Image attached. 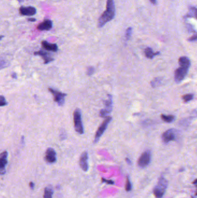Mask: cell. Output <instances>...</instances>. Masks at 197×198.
Wrapping results in <instances>:
<instances>
[{"label": "cell", "instance_id": "obj_1", "mask_svg": "<svg viewBox=\"0 0 197 198\" xmlns=\"http://www.w3.org/2000/svg\"><path fill=\"white\" fill-rule=\"evenodd\" d=\"M115 5L114 0H107L106 9L101 15L98 21V26L101 28L115 18Z\"/></svg>", "mask_w": 197, "mask_h": 198}, {"label": "cell", "instance_id": "obj_2", "mask_svg": "<svg viewBox=\"0 0 197 198\" xmlns=\"http://www.w3.org/2000/svg\"><path fill=\"white\" fill-rule=\"evenodd\" d=\"M168 186V181L163 177L159 178L157 184L153 190V193L156 198H162Z\"/></svg>", "mask_w": 197, "mask_h": 198}, {"label": "cell", "instance_id": "obj_3", "mask_svg": "<svg viewBox=\"0 0 197 198\" xmlns=\"http://www.w3.org/2000/svg\"><path fill=\"white\" fill-rule=\"evenodd\" d=\"M73 121H74V127L76 132L80 134L84 133V128L82 124V114L81 111L79 108L75 110L73 113Z\"/></svg>", "mask_w": 197, "mask_h": 198}, {"label": "cell", "instance_id": "obj_4", "mask_svg": "<svg viewBox=\"0 0 197 198\" xmlns=\"http://www.w3.org/2000/svg\"><path fill=\"white\" fill-rule=\"evenodd\" d=\"M113 107V100L112 95H108V99L105 101V108L101 110L99 112V116L102 118H106L112 112Z\"/></svg>", "mask_w": 197, "mask_h": 198}, {"label": "cell", "instance_id": "obj_5", "mask_svg": "<svg viewBox=\"0 0 197 198\" xmlns=\"http://www.w3.org/2000/svg\"><path fill=\"white\" fill-rule=\"evenodd\" d=\"M111 120H112V118L111 117H108L106 118V119L104 120L103 123L99 126L98 129L97 130V133L95 134V136L94 143H97L100 137L105 132V130L106 129L108 126L109 124V123Z\"/></svg>", "mask_w": 197, "mask_h": 198}, {"label": "cell", "instance_id": "obj_6", "mask_svg": "<svg viewBox=\"0 0 197 198\" xmlns=\"http://www.w3.org/2000/svg\"><path fill=\"white\" fill-rule=\"evenodd\" d=\"M151 161V152L146 151L140 155L138 159V165L140 167L144 168L149 165Z\"/></svg>", "mask_w": 197, "mask_h": 198}, {"label": "cell", "instance_id": "obj_7", "mask_svg": "<svg viewBox=\"0 0 197 198\" xmlns=\"http://www.w3.org/2000/svg\"><path fill=\"white\" fill-rule=\"evenodd\" d=\"M178 132L176 129H171L163 133L162 136L163 141L165 143H168L170 141L175 140L177 139Z\"/></svg>", "mask_w": 197, "mask_h": 198}, {"label": "cell", "instance_id": "obj_8", "mask_svg": "<svg viewBox=\"0 0 197 198\" xmlns=\"http://www.w3.org/2000/svg\"><path fill=\"white\" fill-rule=\"evenodd\" d=\"M49 91L52 93L54 96V101L56 102L59 106H63L65 103V97L66 94L65 93L60 92L59 91L53 89L52 88H49Z\"/></svg>", "mask_w": 197, "mask_h": 198}, {"label": "cell", "instance_id": "obj_9", "mask_svg": "<svg viewBox=\"0 0 197 198\" xmlns=\"http://www.w3.org/2000/svg\"><path fill=\"white\" fill-rule=\"evenodd\" d=\"M188 73V69L184 68L182 67L177 68L175 72V81L179 84L180 83L184 78L186 77L187 74Z\"/></svg>", "mask_w": 197, "mask_h": 198}, {"label": "cell", "instance_id": "obj_10", "mask_svg": "<svg viewBox=\"0 0 197 198\" xmlns=\"http://www.w3.org/2000/svg\"><path fill=\"white\" fill-rule=\"evenodd\" d=\"M45 159L46 162L49 163H53L56 162V153L53 148H49L47 149Z\"/></svg>", "mask_w": 197, "mask_h": 198}, {"label": "cell", "instance_id": "obj_11", "mask_svg": "<svg viewBox=\"0 0 197 198\" xmlns=\"http://www.w3.org/2000/svg\"><path fill=\"white\" fill-rule=\"evenodd\" d=\"M8 152L5 151L1 154L0 158V172L1 174L3 175L5 173V166L8 163Z\"/></svg>", "mask_w": 197, "mask_h": 198}, {"label": "cell", "instance_id": "obj_12", "mask_svg": "<svg viewBox=\"0 0 197 198\" xmlns=\"http://www.w3.org/2000/svg\"><path fill=\"white\" fill-rule=\"evenodd\" d=\"M87 160H88L87 152H86V151L83 152L80 158L79 165H80L81 169L84 172H87L89 169V165H88Z\"/></svg>", "mask_w": 197, "mask_h": 198}, {"label": "cell", "instance_id": "obj_13", "mask_svg": "<svg viewBox=\"0 0 197 198\" xmlns=\"http://www.w3.org/2000/svg\"><path fill=\"white\" fill-rule=\"evenodd\" d=\"M19 12L23 16H33L37 13V9L33 7H21Z\"/></svg>", "mask_w": 197, "mask_h": 198}, {"label": "cell", "instance_id": "obj_14", "mask_svg": "<svg viewBox=\"0 0 197 198\" xmlns=\"http://www.w3.org/2000/svg\"><path fill=\"white\" fill-rule=\"evenodd\" d=\"M52 21L49 19H46L38 25L37 29L40 31H49L52 28Z\"/></svg>", "mask_w": 197, "mask_h": 198}, {"label": "cell", "instance_id": "obj_15", "mask_svg": "<svg viewBox=\"0 0 197 198\" xmlns=\"http://www.w3.org/2000/svg\"><path fill=\"white\" fill-rule=\"evenodd\" d=\"M34 54L37 55V56H41L42 58V59L44 60V63L45 64H48L49 63L52 62V61L54 60V59L50 56V54L49 53H47V52L42 51V50H40V51L35 52L34 53Z\"/></svg>", "mask_w": 197, "mask_h": 198}, {"label": "cell", "instance_id": "obj_16", "mask_svg": "<svg viewBox=\"0 0 197 198\" xmlns=\"http://www.w3.org/2000/svg\"><path fill=\"white\" fill-rule=\"evenodd\" d=\"M41 44H42V45L43 46V48L47 51H52L54 52H56L58 51L59 48H58V46L57 45V44H50L46 41H43Z\"/></svg>", "mask_w": 197, "mask_h": 198}, {"label": "cell", "instance_id": "obj_17", "mask_svg": "<svg viewBox=\"0 0 197 198\" xmlns=\"http://www.w3.org/2000/svg\"><path fill=\"white\" fill-rule=\"evenodd\" d=\"M179 64L180 67L189 70L191 66L190 60L187 57H181L179 59Z\"/></svg>", "mask_w": 197, "mask_h": 198}, {"label": "cell", "instance_id": "obj_18", "mask_svg": "<svg viewBox=\"0 0 197 198\" xmlns=\"http://www.w3.org/2000/svg\"><path fill=\"white\" fill-rule=\"evenodd\" d=\"M145 53L146 56L148 58V59H153L155 56L158 55L160 52H157L156 53H154L153 51V49L150 48H147L145 51Z\"/></svg>", "mask_w": 197, "mask_h": 198}, {"label": "cell", "instance_id": "obj_19", "mask_svg": "<svg viewBox=\"0 0 197 198\" xmlns=\"http://www.w3.org/2000/svg\"><path fill=\"white\" fill-rule=\"evenodd\" d=\"M53 190L52 186H49L46 187L44 191V198H52Z\"/></svg>", "mask_w": 197, "mask_h": 198}, {"label": "cell", "instance_id": "obj_20", "mask_svg": "<svg viewBox=\"0 0 197 198\" xmlns=\"http://www.w3.org/2000/svg\"><path fill=\"white\" fill-rule=\"evenodd\" d=\"M161 119L166 123H171L175 120V117L173 115H161Z\"/></svg>", "mask_w": 197, "mask_h": 198}, {"label": "cell", "instance_id": "obj_21", "mask_svg": "<svg viewBox=\"0 0 197 198\" xmlns=\"http://www.w3.org/2000/svg\"><path fill=\"white\" fill-rule=\"evenodd\" d=\"M194 98V94H185L183 96V99L185 102H189L191 100H192Z\"/></svg>", "mask_w": 197, "mask_h": 198}, {"label": "cell", "instance_id": "obj_22", "mask_svg": "<svg viewBox=\"0 0 197 198\" xmlns=\"http://www.w3.org/2000/svg\"><path fill=\"white\" fill-rule=\"evenodd\" d=\"M131 189L132 185L131 181H130L129 178L127 177V181H126V184H125V190H126V191L129 192L131 190Z\"/></svg>", "mask_w": 197, "mask_h": 198}, {"label": "cell", "instance_id": "obj_23", "mask_svg": "<svg viewBox=\"0 0 197 198\" xmlns=\"http://www.w3.org/2000/svg\"><path fill=\"white\" fill-rule=\"evenodd\" d=\"M132 28L131 27H129L126 30V33H125V38H126V40H128L131 36L132 34Z\"/></svg>", "mask_w": 197, "mask_h": 198}, {"label": "cell", "instance_id": "obj_24", "mask_svg": "<svg viewBox=\"0 0 197 198\" xmlns=\"http://www.w3.org/2000/svg\"><path fill=\"white\" fill-rule=\"evenodd\" d=\"M160 82H161V81H160V78H155L153 81H151V86H153V87L158 86L160 85Z\"/></svg>", "mask_w": 197, "mask_h": 198}, {"label": "cell", "instance_id": "obj_25", "mask_svg": "<svg viewBox=\"0 0 197 198\" xmlns=\"http://www.w3.org/2000/svg\"><path fill=\"white\" fill-rule=\"evenodd\" d=\"M7 102L6 101V100L5 97L3 96H1L0 97V106L3 107V106H7Z\"/></svg>", "mask_w": 197, "mask_h": 198}, {"label": "cell", "instance_id": "obj_26", "mask_svg": "<svg viewBox=\"0 0 197 198\" xmlns=\"http://www.w3.org/2000/svg\"><path fill=\"white\" fill-rule=\"evenodd\" d=\"M94 68L93 67H89L87 68V75L90 76L92 75L93 73H94Z\"/></svg>", "mask_w": 197, "mask_h": 198}, {"label": "cell", "instance_id": "obj_27", "mask_svg": "<svg viewBox=\"0 0 197 198\" xmlns=\"http://www.w3.org/2000/svg\"><path fill=\"white\" fill-rule=\"evenodd\" d=\"M102 183H107L108 184H109V185H113L115 184V182L113 180H106V179L104 178H102Z\"/></svg>", "mask_w": 197, "mask_h": 198}, {"label": "cell", "instance_id": "obj_28", "mask_svg": "<svg viewBox=\"0 0 197 198\" xmlns=\"http://www.w3.org/2000/svg\"><path fill=\"white\" fill-rule=\"evenodd\" d=\"M191 11V13L193 14V16H194L197 19V9L192 8Z\"/></svg>", "mask_w": 197, "mask_h": 198}, {"label": "cell", "instance_id": "obj_29", "mask_svg": "<svg viewBox=\"0 0 197 198\" xmlns=\"http://www.w3.org/2000/svg\"><path fill=\"white\" fill-rule=\"evenodd\" d=\"M125 161L127 162V163L128 165H131V161L130 160V159L127 158H125Z\"/></svg>", "mask_w": 197, "mask_h": 198}, {"label": "cell", "instance_id": "obj_30", "mask_svg": "<svg viewBox=\"0 0 197 198\" xmlns=\"http://www.w3.org/2000/svg\"><path fill=\"white\" fill-rule=\"evenodd\" d=\"M34 186H35V185H34V184L33 182H30V188L31 190H33L34 188Z\"/></svg>", "mask_w": 197, "mask_h": 198}, {"label": "cell", "instance_id": "obj_31", "mask_svg": "<svg viewBox=\"0 0 197 198\" xmlns=\"http://www.w3.org/2000/svg\"><path fill=\"white\" fill-rule=\"evenodd\" d=\"M28 21H31V22H34V21H36V19L35 18H28Z\"/></svg>", "mask_w": 197, "mask_h": 198}, {"label": "cell", "instance_id": "obj_32", "mask_svg": "<svg viewBox=\"0 0 197 198\" xmlns=\"http://www.w3.org/2000/svg\"><path fill=\"white\" fill-rule=\"evenodd\" d=\"M12 77L13 78H17V77H16V74L15 73H13L12 74Z\"/></svg>", "mask_w": 197, "mask_h": 198}, {"label": "cell", "instance_id": "obj_33", "mask_svg": "<svg viewBox=\"0 0 197 198\" xmlns=\"http://www.w3.org/2000/svg\"><path fill=\"white\" fill-rule=\"evenodd\" d=\"M192 184H194V185H197V179H195V180L192 182Z\"/></svg>", "mask_w": 197, "mask_h": 198}, {"label": "cell", "instance_id": "obj_34", "mask_svg": "<svg viewBox=\"0 0 197 198\" xmlns=\"http://www.w3.org/2000/svg\"><path fill=\"white\" fill-rule=\"evenodd\" d=\"M151 3H153V4H155L156 3V0H150Z\"/></svg>", "mask_w": 197, "mask_h": 198}, {"label": "cell", "instance_id": "obj_35", "mask_svg": "<svg viewBox=\"0 0 197 198\" xmlns=\"http://www.w3.org/2000/svg\"><path fill=\"white\" fill-rule=\"evenodd\" d=\"M195 195H196V196H197V192H196V193H195Z\"/></svg>", "mask_w": 197, "mask_h": 198}]
</instances>
